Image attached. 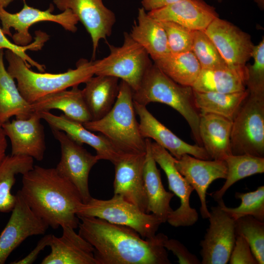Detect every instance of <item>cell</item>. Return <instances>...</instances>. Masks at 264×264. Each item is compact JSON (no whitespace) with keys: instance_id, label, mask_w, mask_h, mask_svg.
<instances>
[{"instance_id":"26","label":"cell","mask_w":264,"mask_h":264,"mask_svg":"<svg viewBox=\"0 0 264 264\" xmlns=\"http://www.w3.org/2000/svg\"><path fill=\"white\" fill-rule=\"evenodd\" d=\"M44 95L31 104L33 111L59 110L67 117L84 124L92 120L84 100L82 90L78 86L72 87Z\"/></svg>"},{"instance_id":"45","label":"cell","mask_w":264,"mask_h":264,"mask_svg":"<svg viewBox=\"0 0 264 264\" xmlns=\"http://www.w3.org/2000/svg\"><path fill=\"white\" fill-rule=\"evenodd\" d=\"M257 4L259 8L263 10L264 9V0H253Z\"/></svg>"},{"instance_id":"39","label":"cell","mask_w":264,"mask_h":264,"mask_svg":"<svg viewBox=\"0 0 264 264\" xmlns=\"http://www.w3.org/2000/svg\"><path fill=\"white\" fill-rule=\"evenodd\" d=\"M159 22L166 32L171 53L191 51L194 30L174 22Z\"/></svg>"},{"instance_id":"38","label":"cell","mask_w":264,"mask_h":264,"mask_svg":"<svg viewBox=\"0 0 264 264\" xmlns=\"http://www.w3.org/2000/svg\"><path fill=\"white\" fill-rule=\"evenodd\" d=\"M49 39V35L46 33L38 30L35 32L34 41L26 45L21 46L11 42L5 37L0 28V49H7L19 56L30 67H36L41 72L45 71L44 65H41L31 58L26 53V50H38L42 49L44 43Z\"/></svg>"},{"instance_id":"43","label":"cell","mask_w":264,"mask_h":264,"mask_svg":"<svg viewBox=\"0 0 264 264\" xmlns=\"http://www.w3.org/2000/svg\"><path fill=\"white\" fill-rule=\"evenodd\" d=\"M179 0H141L142 8L146 11L157 10Z\"/></svg>"},{"instance_id":"4","label":"cell","mask_w":264,"mask_h":264,"mask_svg":"<svg viewBox=\"0 0 264 264\" xmlns=\"http://www.w3.org/2000/svg\"><path fill=\"white\" fill-rule=\"evenodd\" d=\"M132 98V90L123 81L119 83L116 101L102 118L83 124L92 132H98L124 154H144L145 139L140 133Z\"/></svg>"},{"instance_id":"6","label":"cell","mask_w":264,"mask_h":264,"mask_svg":"<svg viewBox=\"0 0 264 264\" xmlns=\"http://www.w3.org/2000/svg\"><path fill=\"white\" fill-rule=\"evenodd\" d=\"M78 217H93L110 223L130 227L144 239L154 236L162 221L152 213L141 211L137 206L114 194L103 200L91 198L83 203L77 212Z\"/></svg>"},{"instance_id":"41","label":"cell","mask_w":264,"mask_h":264,"mask_svg":"<svg viewBox=\"0 0 264 264\" xmlns=\"http://www.w3.org/2000/svg\"><path fill=\"white\" fill-rule=\"evenodd\" d=\"M164 247L167 250L171 251L176 256L179 264H201L198 258L177 240L168 239L164 243Z\"/></svg>"},{"instance_id":"3","label":"cell","mask_w":264,"mask_h":264,"mask_svg":"<svg viewBox=\"0 0 264 264\" xmlns=\"http://www.w3.org/2000/svg\"><path fill=\"white\" fill-rule=\"evenodd\" d=\"M8 66L7 71L17 82V87L23 97L30 104L47 94L78 86L95 75L94 61L82 59L75 69L60 73L36 72L9 50L5 51Z\"/></svg>"},{"instance_id":"40","label":"cell","mask_w":264,"mask_h":264,"mask_svg":"<svg viewBox=\"0 0 264 264\" xmlns=\"http://www.w3.org/2000/svg\"><path fill=\"white\" fill-rule=\"evenodd\" d=\"M229 262L230 264H258L249 244L243 236H236Z\"/></svg>"},{"instance_id":"44","label":"cell","mask_w":264,"mask_h":264,"mask_svg":"<svg viewBox=\"0 0 264 264\" xmlns=\"http://www.w3.org/2000/svg\"><path fill=\"white\" fill-rule=\"evenodd\" d=\"M7 148L6 136L4 131L0 126V164L6 157V151Z\"/></svg>"},{"instance_id":"42","label":"cell","mask_w":264,"mask_h":264,"mask_svg":"<svg viewBox=\"0 0 264 264\" xmlns=\"http://www.w3.org/2000/svg\"><path fill=\"white\" fill-rule=\"evenodd\" d=\"M53 234L44 235L38 242L36 246L23 258L11 263V264H31L37 259L40 253L46 246H49Z\"/></svg>"},{"instance_id":"47","label":"cell","mask_w":264,"mask_h":264,"mask_svg":"<svg viewBox=\"0 0 264 264\" xmlns=\"http://www.w3.org/2000/svg\"><path fill=\"white\" fill-rule=\"evenodd\" d=\"M216 0L219 2H221L222 1V0Z\"/></svg>"},{"instance_id":"48","label":"cell","mask_w":264,"mask_h":264,"mask_svg":"<svg viewBox=\"0 0 264 264\" xmlns=\"http://www.w3.org/2000/svg\"></svg>"},{"instance_id":"16","label":"cell","mask_w":264,"mask_h":264,"mask_svg":"<svg viewBox=\"0 0 264 264\" xmlns=\"http://www.w3.org/2000/svg\"><path fill=\"white\" fill-rule=\"evenodd\" d=\"M175 165L180 174L195 190L200 201V212L203 219H208L209 211L206 201L207 190L214 180L225 179L226 162L222 160L202 159L188 154L175 159Z\"/></svg>"},{"instance_id":"35","label":"cell","mask_w":264,"mask_h":264,"mask_svg":"<svg viewBox=\"0 0 264 264\" xmlns=\"http://www.w3.org/2000/svg\"><path fill=\"white\" fill-rule=\"evenodd\" d=\"M235 233L243 236L250 245L258 264H264V222L251 216L235 220Z\"/></svg>"},{"instance_id":"21","label":"cell","mask_w":264,"mask_h":264,"mask_svg":"<svg viewBox=\"0 0 264 264\" xmlns=\"http://www.w3.org/2000/svg\"><path fill=\"white\" fill-rule=\"evenodd\" d=\"M37 112L50 128L62 131L78 143L86 144L93 148L99 160H109L113 164L126 154L119 151L102 134H95L85 128L83 124L73 120L64 114L58 116L49 111Z\"/></svg>"},{"instance_id":"27","label":"cell","mask_w":264,"mask_h":264,"mask_svg":"<svg viewBox=\"0 0 264 264\" xmlns=\"http://www.w3.org/2000/svg\"><path fill=\"white\" fill-rule=\"evenodd\" d=\"M119 79L108 75L92 76L82 90L92 120H98L113 107L119 91Z\"/></svg>"},{"instance_id":"30","label":"cell","mask_w":264,"mask_h":264,"mask_svg":"<svg viewBox=\"0 0 264 264\" xmlns=\"http://www.w3.org/2000/svg\"><path fill=\"white\" fill-rule=\"evenodd\" d=\"M33 158L22 155H6L0 164V212H11L16 202V195L11 189L16 182V176L22 175L34 167Z\"/></svg>"},{"instance_id":"7","label":"cell","mask_w":264,"mask_h":264,"mask_svg":"<svg viewBox=\"0 0 264 264\" xmlns=\"http://www.w3.org/2000/svg\"><path fill=\"white\" fill-rule=\"evenodd\" d=\"M232 154L264 157V93L248 94L232 120Z\"/></svg>"},{"instance_id":"20","label":"cell","mask_w":264,"mask_h":264,"mask_svg":"<svg viewBox=\"0 0 264 264\" xmlns=\"http://www.w3.org/2000/svg\"><path fill=\"white\" fill-rule=\"evenodd\" d=\"M147 13L158 21L174 22L194 31H204L219 17L216 8L204 0H179Z\"/></svg>"},{"instance_id":"28","label":"cell","mask_w":264,"mask_h":264,"mask_svg":"<svg viewBox=\"0 0 264 264\" xmlns=\"http://www.w3.org/2000/svg\"><path fill=\"white\" fill-rule=\"evenodd\" d=\"M14 80L5 68L3 49H0V126L13 116L24 119L34 112L31 104L21 94Z\"/></svg>"},{"instance_id":"25","label":"cell","mask_w":264,"mask_h":264,"mask_svg":"<svg viewBox=\"0 0 264 264\" xmlns=\"http://www.w3.org/2000/svg\"><path fill=\"white\" fill-rule=\"evenodd\" d=\"M129 34L154 62L171 53L164 28L159 21L151 17L142 7L138 9L137 22Z\"/></svg>"},{"instance_id":"34","label":"cell","mask_w":264,"mask_h":264,"mask_svg":"<svg viewBox=\"0 0 264 264\" xmlns=\"http://www.w3.org/2000/svg\"><path fill=\"white\" fill-rule=\"evenodd\" d=\"M236 198L240 199V206L235 208L227 207L223 199L218 202L221 208L234 220L245 216H251L264 222V186L258 187L255 191L247 193L236 192Z\"/></svg>"},{"instance_id":"46","label":"cell","mask_w":264,"mask_h":264,"mask_svg":"<svg viewBox=\"0 0 264 264\" xmlns=\"http://www.w3.org/2000/svg\"><path fill=\"white\" fill-rule=\"evenodd\" d=\"M14 0H0V5L6 8Z\"/></svg>"},{"instance_id":"13","label":"cell","mask_w":264,"mask_h":264,"mask_svg":"<svg viewBox=\"0 0 264 264\" xmlns=\"http://www.w3.org/2000/svg\"><path fill=\"white\" fill-rule=\"evenodd\" d=\"M152 155L165 172L169 189L180 199V205L170 214L167 221L176 227L190 226L197 221L198 215L190 205V197L194 190L175 165V158L165 149L155 142H151Z\"/></svg>"},{"instance_id":"37","label":"cell","mask_w":264,"mask_h":264,"mask_svg":"<svg viewBox=\"0 0 264 264\" xmlns=\"http://www.w3.org/2000/svg\"><path fill=\"white\" fill-rule=\"evenodd\" d=\"M252 58L253 63L246 65L245 86L249 93H264V38L254 45Z\"/></svg>"},{"instance_id":"31","label":"cell","mask_w":264,"mask_h":264,"mask_svg":"<svg viewBox=\"0 0 264 264\" xmlns=\"http://www.w3.org/2000/svg\"><path fill=\"white\" fill-rule=\"evenodd\" d=\"M248 94L247 89L233 93L194 90L195 104L199 111L219 115L232 121Z\"/></svg>"},{"instance_id":"2","label":"cell","mask_w":264,"mask_h":264,"mask_svg":"<svg viewBox=\"0 0 264 264\" xmlns=\"http://www.w3.org/2000/svg\"><path fill=\"white\" fill-rule=\"evenodd\" d=\"M22 196L32 210L53 229L78 227L77 212L83 203L76 187L55 168L34 165L22 175Z\"/></svg>"},{"instance_id":"19","label":"cell","mask_w":264,"mask_h":264,"mask_svg":"<svg viewBox=\"0 0 264 264\" xmlns=\"http://www.w3.org/2000/svg\"><path fill=\"white\" fill-rule=\"evenodd\" d=\"M134 107L139 118V131L143 138L154 140L176 159L185 154L202 159H211L203 147L191 145L179 138L156 119L146 106L134 102Z\"/></svg>"},{"instance_id":"1","label":"cell","mask_w":264,"mask_h":264,"mask_svg":"<svg viewBox=\"0 0 264 264\" xmlns=\"http://www.w3.org/2000/svg\"><path fill=\"white\" fill-rule=\"evenodd\" d=\"M79 234L94 249L97 264H170L163 233L144 239L133 229L93 217H78Z\"/></svg>"},{"instance_id":"9","label":"cell","mask_w":264,"mask_h":264,"mask_svg":"<svg viewBox=\"0 0 264 264\" xmlns=\"http://www.w3.org/2000/svg\"><path fill=\"white\" fill-rule=\"evenodd\" d=\"M54 6L50 4L44 11L28 6L23 0V7L19 12L11 13L0 5V20L1 30L4 35L12 36L10 31L13 28L16 33L12 36L14 44L21 46L26 45L32 41V38L29 29L35 23L51 22L60 24L66 30L75 32L77 30L78 18L70 10L66 9L61 13L54 14L52 12Z\"/></svg>"},{"instance_id":"14","label":"cell","mask_w":264,"mask_h":264,"mask_svg":"<svg viewBox=\"0 0 264 264\" xmlns=\"http://www.w3.org/2000/svg\"><path fill=\"white\" fill-rule=\"evenodd\" d=\"M11 216L0 234V264L28 237L43 235L49 227L30 208L19 190Z\"/></svg>"},{"instance_id":"29","label":"cell","mask_w":264,"mask_h":264,"mask_svg":"<svg viewBox=\"0 0 264 264\" xmlns=\"http://www.w3.org/2000/svg\"><path fill=\"white\" fill-rule=\"evenodd\" d=\"M246 73L230 67L201 69L192 86L200 92L233 93L244 91Z\"/></svg>"},{"instance_id":"18","label":"cell","mask_w":264,"mask_h":264,"mask_svg":"<svg viewBox=\"0 0 264 264\" xmlns=\"http://www.w3.org/2000/svg\"><path fill=\"white\" fill-rule=\"evenodd\" d=\"M145 154H126L113 164V188L114 194L121 196L147 213L143 180Z\"/></svg>"},{"instance_id":"12","label":"cell","mask_w":264,"mask_h":264,"mask_svg":"<svg viewBox=\"0 0 264 264\" xmlns=\"http://www.w3.org/2000/svg\"><path fill=\"white\" fill-rule=\"evenodd\" d=\"M209 226L201 241L202 264H226L229 262L236 235L235 220L218 204L209 211Z\"/></svg>"},{"instance_id":"22","label":"cell","mask_w":264,"mask_h":264,"mask_svg":"<svg viewBox=\"0 0 264 264\" xmlns=\"http://www.w3.org/2000/svg\"><path fill=\"white\" fill-rule=\"evenodd\" d=\"M60 237L53 234L49 246L50 253L42 264H97L94 249L74 229L63 226Z\"/></svg>"},{"instance_id":"15","label":"cell","mask_w":264,"mask_h":264,"mask_svg":"<svg viewBox=\"0 0 264 264\" xmlns=\"http://www.w3.org/2000/svg\"><path fill=\"white\" fill-rule=\"evenodd\" d=\"M60 10H70L89 34L94 59L99 41L111 34L116 22L114 13L103 3V0H53Z\"/></svg>"},{"instance_id":"23","label":"cell","mask_w":264,"mask_h":264,"mask_svg":"<svg viewBox=\"0 0 264 264\" xmlns=\"http://www.w3.org/2000/svg\"><path fill=\"white\" fill-rule=\"evenodd\" d=\"M232 121L223 116L200 112L199 134L202 147L211 159L224 160L232 154L231 132Z\"/></svg>"},{"instance_id":"17","label":"cell","mask_w":264,"mask_h":264,"mask_svg":"<svg viewBox=\"0 0 264 264\" xmlns=\"http://www.w3.org/2000/svg\"><path fill=\"white\" fill-rule=\"evenodd\" d=\"M39 113L24 119L15 118L1 125L11 144V155L31 157L42 161L46 149L44 128Z\"/></svg>"},{"instance_id":"5","label":"cell","mask_w":264,"mask_h":264,"mask_svg":"<svg viewBox=\"0 0 264 264\" xmlns=\"http://www.w3.org/2000/svg\"><path fill=\"white\" fill-rule=\"evenodd\" d=\"M133 101L146 106L152 102L167 105L179 113L189 124L198 145L200 113L191 87L180 85L164 74L154 63L145 73L138 88L132 91Z\"/></svg>"},{"instance_id":"10","label":"cell","mask_w":264,"mask_h":264,"mask_svg":"<svg viewBox=\"0 0 264 264\" xmlns=\"http://www.w3.org/2000/svg\"><path fill=\"white\" fill-rule=\"evenodd\" d=\"M51 130L61 147V158L55 169L76 187L83 202L86 203L92 198L88 186L89 173L100 160L65 132L54 128Z\"/></svg>"},{"instance_id":"36","label":"cell","mask_w":264,"mask_h":264,"mask_svg":"<svg viewBox=\"0 0 264 264\" xmlns=\"http://www.w3.org/2000/svg\"><path fill=\"white\" fill-rule=\"evenodd\" d=\"M191 51L201 69L229 67L204 31H194Z\"/></svg>"},{"instance_id":"11","label":"cell","mask_w":264,"mask_h":264,"mask_svg":"<svg viewBox=\"0 0 264 264\" xmlns=\"http://www.w3.org/2000/svg\"><path fill=\"white\" fill-rule=\"evenodd\" d=\"M228 66L246 73L254 47L251 37L232 23L218 17L204 30Z\"/></svg>"},{"instance_id":"33","label":"cell","mask_w":264,"mask_h":264,"mask_svg":"<svg viewBox=\"0 0 264 264\" xmlns=\"http://www.w3.org/2000/svg\"><path fill=\"white\" fill-rule=\"evenodd\" d=\"M224 161L227 166V175L223 185L214 192L212 197L218 201L227 190L237 181L245 177L264 172V157L248 154H231Z\"/></svg>"},{"instance_id":"8","label":"cell","mask_w":264,"mask_h":264,"mask_svg":"<svg viewBox=\"0 0 264 264\" xmlns=\"http://www.w3.org/2000/svg\"><path fill=\"white\" fill-rule=\"evenodd\" d=\"M110 53L104 58L94 61L95 75H108L120 79L132 91L139 87L148 69L153 64L145 50L134 41L129 33H124L120 46L108 44Z\"/></svg>"},{"instance_id":"24","label":"cell","mask_w":264,"mask_h":264,"mask_svg":"<svg viewBox=\"0 0 264 264\" xmlns=\"http://www.w3.org/2000/svg\"><path fill=\"white\" fill-rule=\"evenodd\" d=\"M145 141L146 151L143 180L147 203V213L154 215L165 223L173 210L170 206V202L175 195L165 189L159 171L152 154L151 140L146 138Z\"/></svg>"},{"instance_id":"32","label":"cell","mask_w":264,"mask_h":264,"mask_svg":"<svg viewBox=\"0 0 264 264\" xmlns=\"http://www.w3.org/2000/svg\"><path fill=\"white\" fill-rule=\"evenodd\" d=\"M154 64L176 83L191 87L201 70L199 62L192 51L170 53L154 61Z\"/></svg>"}]
</instances>
